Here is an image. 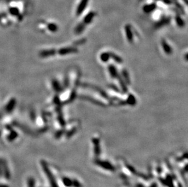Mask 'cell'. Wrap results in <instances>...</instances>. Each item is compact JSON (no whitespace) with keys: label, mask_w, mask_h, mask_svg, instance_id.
I'll list each match as a JSON object with an SVG mask.
<instances>
[{"label":"cell","mask_w":188,"mask_h":187,"mask_svg":"<svg viewBox=\"0 0 188 187\" xmlns=\"http://www.w3.org/2000/svg\"><path fill=\"white\" fill-rule=\"evenodd\" d=\"M16 102H17L16 100L14 98H12V99H11L8 103V104L6 105V111L8 113H11V111H12L13 109H14L15 108Z\"/></svg>","instance_id":"obj_4"},{"label":"cell","mask_w":188,"mask_h":187,"mask_svg":"<svg viewBox=\"0 0 188 187\" xmlns=\"http://www.w3.org/2000/svg\"><path fill=\"white\" fill-rule=\"evenodd\" d=\"M184 1H185L186 3V4H187V5H188V0H184Z\"/></svg>","instance_id":"obj_11"},{"label":"cell","mask_w":188,"mask_h":187,"mask_svg":"<svg viewBox=\"0 0 188 187\" xmlns=\"http://www.w3.org/2000/svg\"><path fill=\"white\" fill-rule=\"evenodd\" d=\"M77 52V49H76L75 48H73V47H65V48H60L57 51V53H58L60 55H66Z\"/></svg>","instance_id":"obj_1"},{"label":"cell","mask_w":188,"mask_h":187,"mask_svg":"<svg viewBox=\"0 0 188 187\" xmlns=\"http://www.w3.org/2000/svg\"><path fill=\"white\" fill-rule=\"evenodd\" d=\"M101 59H102V60H103L104 62H106L108 60V59H109V55L108 54H103L102 55H101Z\"/></svg>","instance_id":"obj_10"},{"label":"cell","mask_w":188,"mask_h":187,"mask_svg":"<svg viewBox=\"0 0 188 187\" xmlns=\"http://www.w3.org/2000/svg\"><path fill=\"white\" fill-rule=\"evenodd\" d=\"M52 85L53 86V89L57 92H59L62 90V87L58 81L56 80H53L52 81Z\"/></svg>","instance_id":"obj_7"},{"label":"cell","mask_w":188,"mask_h":187,"mask_svg":"<svg viewBox=\"0 0 188 187\" xmlns=\"http://www.w3.org/2000/svg\"><path fill=\"white\" fill-rule=\"evenodd\" d=\"M45 25L46 26L47 29H48V30L52 32H55L58 30V26L56 24L54 23H45Z\"/></svg>","instance_id":"obj_5"},{"label":"cell","mask_w":188,"mask_h":187,"mask_svg":"<svg viewBox=\"0 0 188 187\" xmlns=\"http://www.w3.org/2000/svg\"><path fill=\"white\" fill-rule=\"evenodd\" d=\"M95 16V14L94 13V12H90V13H89L85 18H84V19H83V23H83V24H88V23H90L91 21H92V20L93 19V18H94V17Z\"/></svg>","instance_id":"obj_6"},{"label":"cell","mask_w":188,"mask_h":187,"mask_svg":"<svg viewBox=\"0 0 188 187\" xmlns=\"http://www.w3.org/2000/svg\"><path fill=\"white\" fill-rule=\"evenodd\" d=\"M186 60H188V55H187L186 56Z\"/></svg>","instance_id":"obj_12"},{"label":"cell","mask_w":188,"mask_h":187,"mask_svg":"<svg viewBox=\"0 0 188 187\" xmlns=\"http://www.w3.org/2000/svg\"><path fill=\"white\" fill-rule=\"evenodd\" d=\"M163 46L164 50L166 51V52L170 53L171 52V49L170 48V46H169L166 42H164V41L163 42Z\"/></svg>","instance_id":"obj_9"},{"label":"cell","mask_w":188,"mask_h":187,"mask_svg":"<svg viewBox=\"0 0 188 187\" xmlns=\"http://www.w3.org/2000/svg\"><path fill=\"white\" fill-rule=\"evenodd\" d=\"M89 2V0H81L80 3H79L77 9H76V15H79L81 14L84 9H85L86 5H88V3Z\"/></svg>","instance_id":"obj_3"},{"label":"cell","mask_w":188,"mask_h":187,"mask_svg":"<svg viewBox=\"0 0 188 187\" xmlns=\"http://www.w3.org/2000/svg\"><path fill=\"white\" fill-rule=\"evenodd\" d=\"M156 8V5L155 4H152L149 5H146L144 7V11L146 12H151L154 11Z\"/></svg>","instance_id":"obj_8"},{"label":"cell","mask_w":188,"mask_h":187,"mask_svg":"<svg viewBox=\"0 0 188 187\" xmlns=\"http://www.w3.org/2000/svg\"><path fill=\"white\" fill-rule=\"evenodd\" d=\"M57 54V51L54 49H46V50H42L40 52V56L41 58H47L55 55Z\"/></svg>","instance_id":"obj_2"}]
</instances>
